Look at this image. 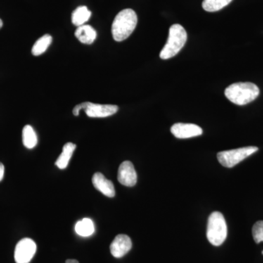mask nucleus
Masks as SVG:
<instances>
[{
    "instance_id": "nucleus-21",
    "label": "nucleus",
    "mask_w": 263,
    "mask_h": 263,
    "mask_svg": "<svg viewBox=\"0 0 263 263\" xmlns=\"http://www.w3.org/2000/svg\"><path fill=\"white\" fill-rule=\"evenodd\" d=\"M65 263H79V262L76 259H69L66 260Z\"/></svg>"
},
{
    "instance_id": "nucleus-17",
    "label": "nucleus",
    "mask_w": 263,
    "mask_h": 263,
    "mask_svg": "<svg viewBox=\"0 0 263 263\" xmlns=\"http://www.w3.org/2000/svg\"><path fill=\"white\" fill-rule=\"evenodd\" d=\"M52 42V37L50 34H44L43 37L39 38L34 43L32 49V53L34 56L37 57L43 54Z\"/></svg>"
},
{
    "instance_id": "nucleus-15",
    "label": "nucleus",
    "mask_w": 263,
    "mask_h": 263,
    "mask_svg": "<svg viewBox=\"0 0 263 263\" xmlns=\"http://www.w3.org/2000/svg\"><path fill=\"white\" fill-rule=\"evenodd\" d=\"M75 230L76 233L80 236H90L95 233L94 222L89 218H84L76 223Z\"/></svg>"
},
{
    "instance_id": "nucleus-10",
    "label": "nucleus",
    "mask_w": 263,
    "mask_h": 263,
    "mask_svg": "<svg viewBox=\"0 0 263 263\" xmlns=\"http://www.w3.org/2000/svg\"><path fill=\"white\" fill-rule=\"evenodd\" d=\"M132 240L127 235H118L110 246V253L116 258H121L130 251Z\"/></svg>"
},
{
    "instance_id": "nucleus-4",
    "label": "nucleus",
    "mask_w": 263,
    "mask_h": 263,
    "mask_svg": "<svg viewBox=\"0 0 263 263\" xmlns=\"http://www.w3.org/2000/svg\"><path fill=\"white\" fill-rule=\"evenodd\" d=\"M228 236V226L224 216L220 212H213L209 218L207 238L212 245L219 247Z\"/></svg>"
},
{
    "instance_id": "nucleus-7",
    "label": "nucleus",
    "mask_w": 263,
    "mask_h": 263,
    "mask_svg": "<svg viewBox=\"0 0 263 263\" xmlns=\"http://www.w3.org/2000/svg\"><path fill=\"white\" fill-rule=\"evenodd\" d=\"M37 246L30 238H23L17 243L14 257L16 263H29L36 253Z\"/></svg>"
},
{
    "instance_id": "nucleus-14",
    "label": "nucleus",
    "mask_w": 263,
    "mask_h": 263,
    "mask_svg": "<svg viewBox=\"0 0 263 263\" xmlns=\"http://www.w3.org/2000/svg\"><path fill=\"white\" fill-rule=\"evenodd\" d=\"M91 15V12L88 9L87 7L80 6L74 10L72 14V22L76 27L84 25L89 21Z\"/></svg>"
},
{
    "instance_id": "nucleus-2",
    "label": "nucleus",
    "mask_w": 263,
    "mask_h": 263,
    "mask_svg": "<svg viewBox=\"0 0 263 263\" xmlns=\"http://www.w3.org/2000/svg\"><path fill=\"white\" fill-rule=\"evenodd\" d=\"M226 98L238 105L252 103L259 95L257 85L250 82L235 83L227 87L224 91Z\"/></svg>"
},
{
    "instance_id": "nucleus-13",
    "label": "nucleus",
    "mask_w": 263,
    "mask_h": 263,
    "mask_svg": "<svg viewBox=\"0 0 263 263\" xmlns=\"http://www.w3.org/2000/svg\"><path fill=\"white\" fill-rule=\"evenodd\" d=\"M76 145L72 143H66L62 148V152L60 157L57 159L55 164L60 169H65L68 165L71 157L74 151L76 150Z\"/></svg>"
},
{
    "instance_id": "nucleus-5",
    "label": "nucleus",
    "mask_w": 263,
    "mask_h": 263,
    "mask_svg": "<svg viewBox=\"0 0 263 263\" xmlns=\"http://www.w3.org/2000/svg\"><path fill=\"white\" fill-rule=\"evenodd\" d=\"M258 151L255 146L243 147L237 149L224 151L217 155L218 160L221 165L226 167H233L249 156Z\"/></svg>"
},
{
    "instance_id": "nucleus-3",
    "label": "nucleus",
    "mask_w": 263,
    "mask_h": 263,
    "mask_svg": "<svg viewBox=\"0 0 263 263\" xmlns=\"http://www.w3.org/2000/svg\"><path fill=\"white\" fill-rule=\"evenodd\" d=\"M187 41V33L180 24H174L169 29L167 43L160 52L162 60H168L177 55Z\"/></svg>"
},
{
    "instance_id": "nucleus-22",
    "label": "nucleus",
    "mask_w": 263,
    "mask_h": 263,
    "mask_svg": "<svg viewBox=\"0 0 263 263\" xmlns=\"http://www.w3.org/2000/svg\"><path fill=\"white\" fill-rule=\"evenodd\" d=\"M3 21H2L1 19H0V29H1L2 27H3Z\"/></svg>"
},
{
    "instance_id": "nucleus-8",
    "label": "nucleus",
    "mask_w": 263,
    "mask_h": 263,
    "mask_svg": "<svg viewBox=\"0 0 263 263\" xmlns=\"http://www.w3.org/2000/svg\"><path fill=\"white\" fill-rule=\"evenodd\" d=\"M171 131L176 138L180 139H186V138L201 136L202 133L201 127L196 124H183V123L175 124L171 127Z\"/></svg>"
},
{
    "instance_id": "nucleus-9",
    "label": "nucleus",
    "mask_w": 263,
    "mask_h": 263,
    "mask_svg": "<svg viewBox=\"0 0 263 263\" xmlns=\"http://www.w3.org/2000/svg\"><path fill=\"white\" fill-rule=\"evenodd\" d=\"M118 180L125 186H135L137 183V174L133 164L129 161L122 162L118 171Z\"/></svg>"
},
{
    "instance_id": "nucleus-19",
    "label": "nucleus",
    "mask_w": 263,
    "mask_h": 263,
    "mask_svg": "<svg viewBox=\"0 0 263 263\" xmlns=\"http://www.w3.org/2000/svg\"><path fill=\"white\" fill-rule=\"evenodd\" d=\"M252 235L256 243H259L263 242V221H257L254 224L252 228Z\"/></svg>"
},
{
    "instance_id": "nucleus-1",
    "label": "nucleus",
    "mask_w": 263,
    "mask_h": 263,
    "mask_svg": "<svg viewBox=\"0 0 263 263\" xmlns=\"http://www.w3.org/2000/svg\"><path fill=\"white\" fill-rule=\"evenodd\" d=\"M138 16L132 9H124L119 12L112 24V34L117 42H122L130 36L136 29Z\"/></svg>"
},
{
    "instance_id": "nucleus-18",
    "label": "nucleus",
    "mask_w": 263,
    "mask_h": 263,
    "mask_svg": "<svg viewBox=\"0 0 263 263\" xmlns=\"http://www.w3.org/2000/svg\"><path fill=\"white\" fill-rule=\"evenodd\" d=\"M233 0H203L202 8L207 12L219 11L230 4Z\"/></svg>"
},
{
    "instance_id": "nucleus-6",
    "label": "nucleus",
    "mask_w": 263,
    "mask_h": 263,
    "mask_svg": "<svg viewBox=\"0 0 263 263\" xmlns=\"http://www.w3.org/2000/svg\"><path fill=\"white\" fill-rule=\"evenodd\" d=\"M81 110H84L89 117L105 118L117 113L119 108L114 105H101L85 102L76 105L72 110V113L74 116L78 117Z\"/></svg>"
},
{
    "instance_id": "nucleus-12",
    "label": "nucleus",
    "mask_w": 263,
    "mask_h": 263,
    "mask_svg": "<svg viewBox=\"0 0 263 263\" xmlns=\"http://www.w3.org/2000/svg\"><path fill=\"white\" fill-rule=\"evenodd\" d=\"M75 36L81 43L90 45L96 39L97 32L91 26L84 24L76 29Z\"/></svg>"
},
{
    "instance_id": "nucleus-20",
    "label": "nucleus",
    "mask_w": 263,
    "mask_h": 263,
    "mask_svg": "<svg viewBox=\"0 0 263 263\" xmlns=\"http://www.w3.org/2000/svg\"><path fill=\"white\" fill-rule=\"evenodd\" d=\"M5 174V167L3 165V164H2L0 162V181L3 179V177H4Z\"/></svg>"
},
{
    "instance_id": "nucleus-16",
    "label": "nucleus",
    "mask_w": 263,
    "mask_h": 263,
    "mask_svg": "<svg viewBox=\"0 0 263 263\" xmlns=\"http://www.w3.org/2000/svg\"><path fill=\"white\" fill-rule=\"evenodd\" d=\"M22 138H23V143L26 148L31 149L37 145V135L32 126L26 125L24 127L22 131Z\"/></svg>"
},
{
    "instance_id": "nucleus-11",
    "label": "nucleus",
    "mask_w": 263,
    "mask_h": 263,
    "mask_svg": "<svg viewBox=\"0 0 263 263\" xmlns=\"http://www.w3.org/2000/svg\"><path fill=\"white\" fill-rule=\"evenodd\" d=\"M92 183L95 189L108 197L115 196L116 192L114 183L111 181L107 179L101 173H96L92 177Z\"/></svg>"
}]
</instances>
